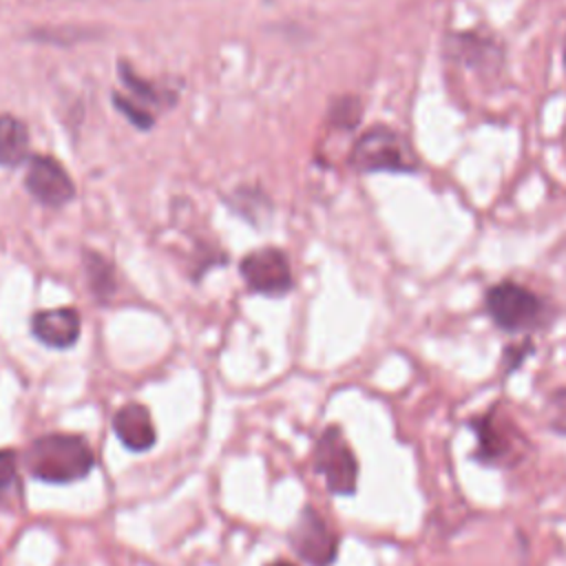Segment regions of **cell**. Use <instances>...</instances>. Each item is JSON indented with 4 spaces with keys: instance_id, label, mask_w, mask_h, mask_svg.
<instances>
[{
    "instance_id": "6da1fadb",
    "label": "cell",
    "mask_w": 566,
    "mask_h": 566,
    "mask_svg": "<svg viewBox=\"0 0 566 566\" xmlns=\"http://www.w3.org/2000/svg\"><path fill=\"white\" fill-rule=\"evenodd\" d=\"M29 478L44 484H73L93 473L97 455L80 433L51 431L33 438L20 455Z\"/></svg>"
},
{
    "instance_id": "7a4b0ae2",
    "label": "cell",
    "mask_w": 566,
    "mask_h": 566,
    "mask_svg": "<svg viewBox=\"0 0 566 566\" xmlns=\"http://www.w3.org/2000/svg\"><path fill=\"white\" fill-rule=\"evenodd\" d=\"M467 427L475 436L471 460L482 467L511 469L528 455V440L515 422L502 416L497 405H491L484 413L469 418Z\"/></svg>"
},
{
    "instance_id": "3957f363",
    "label": "cell",
    "mask_w": 566,
    "mask_h": 566,
    "mask_svg": "<svg viewBox=\"0 0 566 566\" xmlns=\"http://www.w3.org/2000/svg\"><path fill=\"white\" fill-rule=\"evenodd\" d=\"M312 469L336 497H354L358 491V460L338 424H327L314 442Z\"/></svg>"
},
{
    "instance_id": "277c9868",
    "label": "cell",
    "mask_w": 566,
    "mask_h": 566,
    "mask_svg": "<svg viewBox=\"0 0 566 566\" xmlns=\"http://www.w3.org/2000/svg\"><path fill=\"white\" fill-rule=\"evenodd\" d=\"M486 312L504 332H531L548 321L546 303L524 285L504 281L486 292Z\"/></svg>"
},
{
    "instance_id": "5b68a950",
    "label": "cell",
    "mask_w": 566,
    "mask_h": 566,
    "mask_svg": "<svg viewBox=\"0 0 566 566\" xmlns=\"http://www.w3.org/2000/svg\"><path fill=\"white\" fill-rule=\"evenodd\" d=\"M352 164L363 172H411L416 157L402 135L387 126H374L360 135L352 150Z\"/></svg>"
},
{
    "instance_id": "8992f818",
    "label": "cell",
    "mask_w": 566,
    "mask_h": 566,
    "mask_svg": "<svg viewBox=\"0 0 566 566\" xmlns=\"http://www.w3.org/2000/svg\"><path fill=\"white\" fill-rule=\"evenodd\" d=\"M287 542L296 557L303 559L307 566H332L338 557L340 546L338 533L312 504H305L298 511L287 533Z\"/></svg>"
},
{
    "instance_id": "52a82bcc",
    "label": "cell",
    "mask_w": 566,
    "mask_h": 566,
    "mask_svg": "<svg viewBox=\"0 0 566 566\" xmlns=\"http://www.w3.org/2000/svg\"><path fill=\"white\" fill-rule=\"evenodd\" d=\"M241 274L252 292L281 296L292 287V270L276 248H261L241 261Z\"/></svg>"
},
{
    "instance_id": "ba28073f",
    "label": "cell",
    "mask_w": 566,
    "mask_h": 566,
    "mask_svg": "<svg viewBox=\"0 0 566 566\" xmlns=\"http://www.w3.org/2000/svg\"><path fill=\"white\" fill-rule=\"evenodd\" d=\"M27 190L44 206L60 208L75 197V186L60 161L46 155H33L24 175Z\"/></svg>"
},
{
    "instance_id": "9c48e42d",
    "label": "cell",
    "mask_w": 566,
    "mask_h": 566,
    "mask_svg": "<svg viewBox=\"0 0 566 566\" xmlns=\"http://www.w3.org/2000/svg\"><path fill=\"white\" fill-rule=\"evenodd\" d=\"M111 427L119 444L133 453H146L157 442V429L153 424V416L148 407H144L142 402L122 405L113 413Z\"/></svg>"
},
{
    "instance_id": "30bf717a",
    "label": "cell",
    "mask_w": 566,
    "mask_h": 566,
    "mask_svg": "<svg viewBox=\"0 0 566 566\" xmlns=\"http://www.w3.org/2000/svg\"><path fill=\"white\" fill-rule=\"evenodd\" d=\"M80 314L73 307L40 310L31 318V334L51 349H69L80 338Z\"/></svg>"
},
{
    "instance_id": "8fae6325",
    "label": "cell",
    "mask_w": 566,
    "mask_h": 566,
    "mask_svg": "<svg viewBox=\"0 0 566 566\" xmlns=\"http://www.w3.org/2000/svg\"><path fill=\"white\" fill-rule=\"evenodd\" d=\"M29 133L13 115H0V166H18L27 159Z\"/></svg>"
},
{
    "instance_id": "7c38bea8",
    "label": "cell",
    "mask_w": 566,
    "mask_h": 566,
    "mask_svg": "<svg viewBox=\"0 0 566 566\" xmlns=\"http://www.w3.org/2000/svg\"><path fill=\"white\" fill-rule=\"evenodd\" d=\"M20 464L15 449H0V497H9L13 491L20 495Z\"/></svg>"
},
{
    "instance_id": "4fadbf2b",
    "label": "cell",
    "mask_w": 566,
    "mask_h": 566,
    "mask_svg": "<svg viewBox=\"0 0 566 566\" xmlns=\"http://www.w3.org/2000/svg\"><path fill=\"white\" fill-rule=\"evenodd\" d=\"M86 272H88V279H91V285H93V292L97 296H104V294H111L115 283H113V268L108 261H104L99 254H88L86 256Z\"/></svg>"
},
{
    "instance_id": "5bb4252c",
    "label": "cell",
    "mask_w": 566,
    "mask_h": 566,
    "mask_svg": "<svg viewBox=\"0 0 566 566\" xmlns=\"http://www.w3.org/2000/svg\"><path fill=\"white\" fill-rule=\"evenodd\" d=\"M546 427L566 438V387L551 391L546 400Z\"/></svg>"
},
{
    "instance_id": "9a60e30c",
    "label": "cell",
    "mask_w": 566,
    "mask_h": 566,
    "mask_svg": "<svg viewBox=\"0 0 566 566\" xmlns=\"http://www.w3.org/2000/svg\"><path fill=\"white\" fill-rule=\"evenodd\" d=\"M119 75H122L124 84L130 88V93H133L137 99H146V102H157V99H159V97H157V91H155L148 82H144L142 77H137L135 71H130L124 62L119 64Z\"/></svg>"
},
{
    "instance_id": "2e32d148",
    "label": "cell",
    "mask_w": 566,
    "mask_h": 566,
    "mask_svg": "<svg viewBox=\"0 0 566 566\" xmlns=\"http://www.w3.org/2000/svg\"><path fill=\"white\" fill-rule=\"evenodd\" d=\"M113 104H115L137 128H150V126H153V115H150L148 111L139 108V106L133 102V97H130V99H124L122 95H115V97H113Z\"/></svg>"
},
{
    "instance_id": "e0dca14e",
    "label": "cell",
    "mask_w": 566,
    "mask_h": 566,
    "mask_svg": "<svg viewBox=\"0 0 566 566\" xmlns=\"http://www.w3.org/2000/svg\"><path fill=\"white\" fill-rule=\"evenodd\" d=\"M533 349V345L531 343H524L522 345V349H513V347H509L506 349V354H504V363H506V374L509 371H513V369H517L520 367V363L528 356V352Z\"/></svg>"
},
{
    "instance_id": "ac0fdd59",
    "label": "cell",
    "mask_w": 566,
    "mask_h": 566,
    "mask_svg": "<svg viewBox=\"0 0 566 566\" xmlns=\"http://www.w3.org/2000/svg\"><path fill=\"white\" fill-rule=\"evenodd\" d=\"M265 566H296V564L285 562V559H276V562H270V564H265Z\"/></svg>"
}]
</instances>
